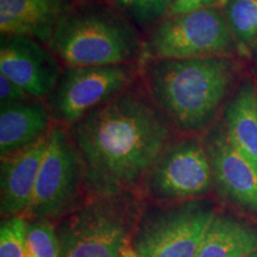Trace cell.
Masks as SVG:
<instances>
[{
  "label": "cell",
  "instance_id": "cell-15",
  "mask_svg": "<svg viewBox=\"0 0 257 257\" xmlns=\"http://www.w3.org/2000/svg\"><path fill=\"white\" fill-rule=\"evenodd\" d=\"M230 142L257 170V89L246 81L240 86L225 113Z\"/></svg>",
  "mask_w": 257,
  "mask_h": 257
},
{
  "label": "cell",
  "instance_id": "cell-1",
  "mask_svg": "<svg viewBox=\"0 0 257 257\" xmlns=\"http://www.w3.org/2000/svg\"><path fill=\"white\" fill-rule=\"evenodd\" d=\"M89 197L135 193L170 143V123L153 99L120 92L70 128Z\"/></svg>",
  "mask_w": 257,
  "mask_h": 257
},
{
  "label": "cell",
  "instance_id": "cell-12",
  "mask_svg": "<svg viewBox=\"0 0 257 257\" xmlns=\"http://www.w3.org/2000/svg\"><path fill=\"white\" fill-rule=\"evenodd\" d=\"M48 136L31 146L2 157L0 211L2 217H23L30 207Z\"/></svg>",
  "mask_w": 257,
  "mask_h": 257
},
{
  "label": "cell",
  "instance_id": "cell-16",
  "mask_svg": "<svg viewBox=\"0 0 257 257\" xmlns=\"http://www.w3.org/2000/svg\"><path fill=\"white\" fill-rule=\"evenodd\" d=\"M255 250L257 229L216 213L195 257H245Z\"/></svg>",
  "mask_w": 257,
  "mask_h": 257
},
{
  "label": "cell",
  "instance_id": "cell-9",
  "mask_svg": "<svg viewBox=\"0 0 257 257\" xmlns=\"http://www.w3.org/2000/svg\"><path fill=\"white\" fill-rule=\"evenodd\" d=\"M134 78L127 64L68 67L49 96L51 115L74 125L89 112L125 91Z\"/></svg>",
  "mask_w": 257,
  "mask_h": 257
},
{
  "label": "cell",
  "instance_id": "cell-24",
  "mask_svg": "<svg viewBox=\"0 0 257 257\" xmlns=\"http://www.w3.org/2000/svg\"><path fill=\"white\" fill-rule=\"evenodd\" d=\"M245 257H257V250H255V251H252L251 253H249V255L245 256Z\"/></svg>",
  "mask_w": 257,
  "mask_h": 257
},
{
  "label": "cell",
  "instance_id": "cell-10",
  "mask_svg": "<svg viewBox=\"0 0 257 257\" xmlns=\"http://www.w3.org/2000/svg\"><path fill=\"white\" fill-rule=\"evenodd\" d=\"M0 72L23 88L31 99L50 96L62 75L55 57L25 36H3Z\"/></svg>",
  "mask_w": 257,
  "mask_h": 257
},
{
  "label": "cell",
  "instance_id": "cell-2",
  "mask_svg": "<svg viewBox=\"0 0 257 257\" xmlns=\"http://www.w3.org/2000/svg\"><path fill=\"white\" fill-rule=\"evenodd\" d=\"M149 95L170 124L185 134L205 130L236 78L226 57L149 59L146 67Z\"/></svg>",
  "mask_w": 257,
  "mask_h": 257
},
{
  "label": "cell",
  "instance_id": "cell-19",
  "mask_svg": "<svg viewBox=\"0 0 257 257\" xmlns=\"http://www.w3.org/2000/svg\"><path fill=\"white\" fill-rule=\"evenodd\" d=\"M27 219L10 217L3 219L0 227V257H27L25 249Z\"/></svg>",
  "mask_w": 257,
  "mask_h": 257
},
{
  "label": "cell",
  "instance_id": "cell-11",
  "mask_svg": "<svg viewBox=\"0 0 257 257\" xmlns=\"http://www.w3.org/2000/svg\"><path fill=\"white\" fill-rule=\"evenodd\" d=\"M204 146L224 197L257 217V170L232 146L225 130L212 131Z\"/></svg>",
  "mask_w": 257,
  "mask_h": 257
},
{
  "label": "cell",
  "instance_id": "cell-13",
  "mask_svg": "<svg viewBox=\"0 0 257 257\" xmlns=\"http://www.w3.org/2000/svg\"><path fill=\"white\" fill-rule=\"evenodd\" d=\"M67 15L64 0H0L3 36H25L49 43Z\"/></svg>",
  "mask_w": 257,
  "mask_h": 257
},
{
  "label": "cell",
  "instance_id": "cell-21",
  "mask_svg": "<svg viewBox=\"0 0 257 257\" xmlns=\"http://www.w3.org/2000/svg\"><path fill=\"white\" fill-rule=\"evenodd\" d=\"M30 96L21 88L17 83L11 81L5 75L0 74V100L2 106L18 104V102H24L30 100Z\"/></svg>",
  "mask_w": 257,
  "mask_h": 257
},
{
  "label": "cell",
  "instance_id": "cell-3",
  "mask_svg": "<svg viewBox=\"0 0 257 257\" xmlns=\"http://www.w3.org/2000/svg\"><path fill=\"white\" fill-rule=\"evenodd\" d=\"M143 212L136 193L89 197L56 224L59 257H121Z\"/></svg>",
  "mask_w": 257,
  "mask_h": 257
},
{
  "label": "cell",
  "instance_id": "cell-7",
  "mask_svg": "<svg viewBox=\"0 0 257 257\" xmlns=\"http://www.w3.org/2000/svg\"><path fill=\"white\" fill-rule=\"evenodd\" d=\"M233 47L226 18L218 9L170 16L160 23L146 43L149 59L224 57Z\"/></svg>",
  "mask_w": 257,
  "mask_h": 257
},
{
  "label": "cell",
  "instance_id": "cell-20",
  "mask_svg": "<svg viewBox=\"0 0 257 257\" xmlns=\"http://www.w3.org/2000/svg\"><path fill=\"white\" fill-rule=\"evenodd\" d=\"M140 23H149L162 17L170 10L173 0H118Z\"/></svg>",
  "mask_w": 257,
  "mask_h": 257
},
{
  "label": "cell",
  "instance_id": "cell-5",
  "mask_svg": "<svg viewBox=\"0 0 257 257\" xmlns=\"http://www.w3.org/2000/svg\"><path fill=\"white\" fill-rule=\"evenodd\" d=\"M86 187V172L70 134L51 127L30 207L24 219L57 221L78 208Z\"/></svg>",
  "mask_w": 257,
  "mask_h": 257
},
{
  "label": "cell",
  "instance_id": "cell-23",
  "mask_svg": "<svg viewBox=\"0 0 257 257\" xmlns=\"http://www.w3.org/2000/svg\"><path fill=\"white\" fill-rule=\"evenodd\" d=\"M121 257H135V253H134V251H133V249H130V250H127L126 252L124 253L123 256Z\"/></svg>",
  "mask_w": 257,
  "mask_h": 257
},
{
  "label": "cell",
  "instance_id": "cell-18",
  "mask_svg": "<svg viewBox=\"0 0 257 257\" xmlns=\"http://www.w3.org/2000/svg\"><path fill=\"white\" fill-rule=\"evenodd\" d=\"M25 249L27 257H59L60 245L55 221L27 220Z\"/></svg>",
  "mask_w": 257,
  "mask_h": 257
},
{
  "label": "cell",
  "instance_id": "cell-22",
  "mask_svg": "<svg viewBox=\"0 0 257 257\" xmlns=\"http://www.w3.org/2000/svg\"><path fill=\"white\" fill-rule=\"evenodd\" d=\"M216 0H173L170 6V16H179L191 14L200 9L210 8Z\"/></svg>",
  "mask_w": 257,
  "mask_h": 257
},
{
  "label": "cell",
  "instance_id": "cell-8",
  "mask_svg": "<svg viewBox=\"0 0 257 257\" xmlns=\"http://www.w3.org/2000/svg\"><path fill=\"white\" fill-rule=\"evenodd\" d=\"M212 180V167L205 146L195 137H185L168 144L142 186L155 200L180 202L206 194Z\"/></svg>",
  "mask_w": 257,
  "mask_h": 257
},
{
  "label": "cell",
  "instance_id": "cell-14",
  "mask_svg": "<svg viewBox=\"0 0 257 257\" xmlns=\"http://www.w3.org/2000/svg\"><path fill=\"white\" fill-rule=\"evenodd\" d=\"M51 112L41 101L2 106L0 155L5 157L47 137L51 130Z\"/></svg>",
  "mask_w": 257,
  "mask_h": 257
},
{
  "label": "cell",
  "instance_id": "cell-6",
  "mask_svg": "<svg viewBox=\"0 0 257 257\" xmlns=\"http://www.w3.org/2000/svg\"><path fill=\"white\" fill-rule=\"evenodd\" d=\"M216 211L202 200L143 212L131 249L135 257H195Z\"/></svg>",
  "mask_w": 257,
  "mask_h": 257
},
{
  "label": "cell",
  "instance_id": "cell-17",
  "mask_svg": "<svg viewBox=\"0 0 257 257\" xmlns=\"http://www.w3.org/2000/svg\"><path fill=\"white\" fill-rule=\"evenodd\" d=\"M226 22L237 42L250 46L257 37V0H229Z\"/></svg>",
  "mask_w": 257,
  "mask_h": 257
},
{
  "label": "cell",
  "instance_id": "cell-4",
  "mask_svg": "<svg viewBox=\"0 0 257 257\" xmlns=\"http://www.w3.org/2000/svg\"><path fill=\"white\" fill-rule=\"evenodd\" d=\"M48 47L69 67L113 66L134 59L140 42L124 19L108 11L85 10L64 16Z\"/></svg>",
  "mask_w": 257,
  "mask_h": 257
}]
</instances>
